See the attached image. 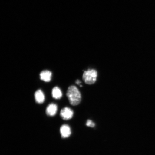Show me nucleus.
<instances>
[{
	"label": "nucleus",
	"instance_id": "6",
	"mask_svg": "<svg viewBox=\"0 0 155 155\" xmlns=\"http://www.w3.org/2000/svg\"><path fill=\"white\" fill-rule=\"evenodd\" d=\"M52 74L51 71H42L40 74V78L44 82H49L51 80Z\"/></svg>",
	"mask_w": 155,
	"mask_h": 155
},
{
	"label": "nucleus",
	"instance_id": "2",
	"mask_svg": "<svg viewBox=\"0 0 155 155\" xmlns=\"http://www.w3.org/2000/svg\"><path fill=\"white\" fill-rule=\"evenodd\" d=\"M97 77V72L96 70L88 69L84 71L83 75V79L86 84L89 85L94 84L95 83Z\"/></svg>",
	"mask_w": 155,
	"mask_h": 155
},
{
	"label": "nucleus",
	"instance_id": "10",
	"mask_svg": "<svg viewBox=\"0 0 155 155\" xmlns=\"http://www.w3.org/2000/svg\"><path fill=\"white\" fill-rule=\"evenodd\" d=\"M75 83H76V84L78 85H79V86H81V81H80V80H77L76 81V82H75Z\"/></svg>",
	"mask_w": 155,
	"mask_h": 155
},
{
	"label": "nucleus",
	"instance_id": "9",
	"mask_svg": "<svg viewBox=\"0 0 155 155\" xmlns=\"http://www.w3.org/2000/svg\"><path fill=\"white\" fill-rule=\"evenodd\" d=\"M86 125L88 126V127H94L95 124V123H94L92 120H89L87 122Z\"/></svg>",
	"mask_w": 155,
	"mask_h": 155
},
{
	"label": "nucleus",
	"instance_id": "7",
	"mask_svg": "<svg viewBox=\"0 0 155 155\" xmlns=\"http://www.w3.org/2000/svg\"><path fill=\"white\" fill-rule=\"evenodd\" d=\"M35 98L36 102L39 104L43 103L45 98L44 93L41 90H38L35 92Z\"/></svg>",
	"mask_w": 155,
	"mask_h": 155
},
{
	"label": "nucleus",
	"instance_id": "3",
	"mask_svg": "<svg viewBox=\"0 0 155 155\" xmlns=\"http://www.w3.org/2000/svg\"><path fill=\"white\" fill-rule=\"evenodd\" d=\"M73 114V111L71 108L65 107L61 110L60 116L63 120H68L72 118Z\"/></svg>",
	"mask_w": 155,
	"mask_h": 155
},
{
	"label": "nucleus",
	"instance_id": "8",
	"mask_svg": "<svg viewBox=\"0 0 155 155\" xmlns=\"http://www.w3.org/2000/svg\"><path fill=\"white\" fill-rule=\"evenodd\" d=\"M52 95L53 98L55 99H59L62 96V93L59 87H55L52 90Z\"/></svg>",
	"mask_w": 155,
	"mask_h": 155
},
{
	"label": "nucleus",
	"instance_id": "4",
	"mask_svg": "<svg viewBox=\"0 0 155 155\" xmlns=\"http://www.w3.org/2000/svg\"><path fill=\"white\" fill-rule=\"evenodd\" d=\"M60 133L62 138H65L69 137L71 134L70 127L67 125H63L60 128Z\"/></svg>",
	"mask_w": 155,
	"mask_h": 155
},
{
	"label": "nucleus",
	"instance_id": "5",
	"mask_svg": "<svg viewBox=\"0 0 155 155\" xmlns=\"http://www.w3.org/2000/svg\"><path fill=\"white\" fill-rule=\"evenodd\" d=\"M58 107L57 104L51 103L48 105L46 109V114L48 116H53L57 112Z\"/></svg>",
	"mask_w": 155,
	"mask_h": 155
},
{
	"label": "nucleus",
	"instance_id": "1",
	"mask_svg": "<svg viewBox=\"0 0 155 155\" xmlns=\"http://www.w3.org/2000/svg\"><path fill=\"white\" fill-rule=\"evenodd\" d=\"M66 95L71 105L76 106L80 104L81 101V94L76 86H71L69 87Z\"/></svg>",
	"mask_w": 155,
	"mask_h": 155
}]
</instances>
